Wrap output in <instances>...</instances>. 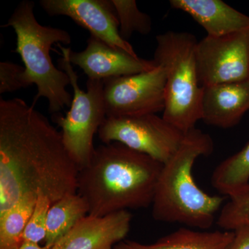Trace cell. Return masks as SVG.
<instances>
[{"label": "cell", "instance_id": "cell-15", "mask_svg": "<svg viewBox=\"0 0 249 249\" xmlns=\"http://www.w3.org/2000/svg\"><path fill=\"white\" fill-rule=\"evenodd\" d=\"M234 231H198L180 228L151 245L123 240L114 249H228L233 240Z\"/></svg>", "mask_w": 249, "mask_h": 249}, {"label": "cell", "instance_id": "cell-12", "mask_svg": "<svg viewBox=\"0 0 249 249\" xmlns=\"http://www.w3.org/2000/svg\"><path fill=\"white\" fill-rule=\"evenodd\" d=\"M132 219L128 211L103 217L88 214L52 249H114L128 234Z\"/></svg>", "mask_w": 249, "mask_h": 249}, {"label": "cell", "instance_id": "cell-1", "mask_svg": "<svg viewBox=\"0 0 249 249\" xmlns=\"http://www.w3.org/2000/svg\"><path fill=\"white\" fill-rule=\"evenodd\" d=\"M78 165L61 132L19 98L0 99V215L27 195L52 204L77 193Z\"/></svg>", "mask_w": 249, "mask_h": 249}, {"label": "cell", "instance_id": "cell-2", "mask_svg": "<svg viewBox=\"0 0 249 249\" xmlns=\"http://www.w3.org/2000/svg\"><path fill=\"white\" fill-rule=\"evenodd\" d=\"M163 164L121 142L95 147L88 165L79 170L77 193L89 214L103 217L152 206Z\"/></svg>", "mask_w": 249, "mask_h": 249}, {"label": "cell", "instance_id": "cell-19", "mask_svg": "<svg viewBox=\"0 0 249 249\" xmlns=\"http://www.w3.org/2000/svg\"><path fill=\"white\" fill-rule=\"evenodd\" d=\"M119 21V32L122 38L128 40L134 33L142 35L150 34L152 19L139 9L134 0H111Z\"/></svg>", "mask_w": 249, "mask_h": 249}, {"label": "cell", "instance_id": "cell-10", "mask_svg": "<svg viewBox=\"0 0 249 249\" xmlns=\"http://www.w3.org/2000/svg\"><path fill=\"white\" fill-rule=\"evenodd\" d=\"M42 9L50 16H67L90 36L113 48L139 57L132 46L122 38L116 10L109 0H40Z\"/></svg>", "mask_w": 249, "mask_h": 249}, {"label": "cell", "instance_id": "cell-22", "mask_svg": "<svg viewBox=\"0 0 249 249\" xmlns=\"http://www.w3.org/2000/svg\"><path fill=\"white\" fill-rule=\"evenodd\" d=\"M24 70L14 62H0V93H13L28 88L24 79Z\"/></svg>", "mask_w": 249, "mask_h": 249}, {"label": "cell", "instance_id": "cell-14", "mask_svg": "<svg viewBox=\"0 0 249 249\" xmlns=\"http://www.w3.org/2000/svg\"><path fill=\"white\" fill-rule=\"evenodd\" d=\"M170 4L191 16L207 36L219 37L249 30V16L221 0H170Z\"/></svg>", "mask_w": 249, "mask_h": 249}, {"label": "cell", "instance_id": "cell-16", "mask_svg": "<svg viewBox=\"0 0 249 249\" xmlns=\"http://www.w3.org/2000/svg\"><path fill=\"white\" fill-rule=\"evenodd\" d=\"M88 214V203L78 193L68 195L53 203L47 216L45 245L53 247Z\"/></svg>", "mask_w": 249, "mask_h": 249}, {"label": "cell", "instance_id": "cell-9", "mask_svg": "<svg viewBox=\"0 0 249 249\" xmlns=\"http://www.w3.org/2000/svg\"><path fill=\"white\" fill-rule=\"evenodd\" d=\"M196 73L202 88L244 81L249 78V30L197 42Z\"/></svg>", "mask_w": 249, "mask_h": 249}, {"label": "cell", "instance_id": "cell-3", "mask_svg": "<svg viewBox=\"0 0 249 249\" xmlns=\"http://www.w3.org/2000/svg\"><path fill=\"white\" fill-rule=\"evenodd\" d=\"M213 150L209 134L196 127L187 132L179 148L160 172L152 204L155 220L200 230L212 227L227 197L202 191L193 178V168L199 157L209 156Z\"/></svg>", "mask_w": 249, "mask_h": 249}, {"label": "cell", "instance_id": "cell-13", "mask_svg": "<svg viewBox=\"0 0 249 249\" xmlns=\"http://www.w3.org/2000/svg\"><path fill=\"white\" fill-rule=\"evenodd\" d=\"M201 120L227 129L237 125L249 110V78L203 88Z\"/></svg>", "mask_w": 249, "mask_h": 249}, {"label": "cell", "instance_id": "cell-7", "mask_svg": "<svg viewBox=\"0 0 249 249\" xmlns=\"http://www.w3.org/2000/svg\"><path fill=\"white\" fill-rule=\"evenodd\" d=\"M98 134L104 144L121 142L163 164L175 155L186 135L157 114L106 117Z\"/></svg>", "mask_w": 249, "mask_h": 249}, {"label": "cell", "instance_id": "cell-17", "mask_svg": "<svg viewBox=\"0 0 249 249\" xmlns=\"http://www.w3.org/2000/svg\"><path fill=\"white\" fill-rule=\"evenodd\" d=\"M211 183L219 193L228 197L249 184V142L240 152L216 167Z\"/></svg>", "mask_w": 249, "mask_h": 249}, {"label": "cell", "instance_id": "cell-21", "mask_svg": "<svg viewBox=\"0 0 249 249\" xmlns=\"http://www.w3.org/2000/svg\"><path fill=\"white\" fill-rule=\"evenodd\" d=\"M52 202L44 195H37L34 209L28 219L22 234V240L40 243L45 242L47 216Z\"/></svg>", "mask_w": 249, "mask_h": 249}, {"label": "cell", "instance_id": "cell-23", "mask_svg": "<svg viewBox=\"0 0 249 249\" xmlns=\"http://www.w3.org/2000/svg\"><path fill=\"white\" fill-rule=\"evenodd\" d=\"M234 232L233 240L228 249H249V227H241Z\"/></svg>", "mask_w": 249, "mask_h": 249}, {"label": "cell", "instance_id": "cell-18", "mask_svg": "<svg viewBox=\"0 0 249 249\" xmlns=\"http://www.w3.org/2000/svg\"><path fill=\"white\" fill-rule=\"evenodd\" d=\"M36 199V195H27L0 215V249H20L23 232Z\"/></svg>", "mask_w": 249, "mask_h": 249}, {"label": "cell", "instance_id": "cell-24", "mask_svg": "<svg viewBox=\"0 0 249 249\" xmlns=\"http://www.w3.org/2000/svg\"><path fill=\"white\" fill-rule=\"evenodd\" d=\"M52 247L49 246H40L38 243L35 242H28V241H23L21 245L20 249H52Z\"/></svg>", "mask_w": 249, "mask_h": 249}, {"label": "cell", "instance_id": "cell-11", "mask_svg": "<svg viewBox=\"0 0 249 249\" xmlns=\"http://www.w3.org/2000/svg\"><path fill=\"white\" fill-rule=\"evenodd\" d=\"M71 65L79 67L88 79L104 80L150 71L157 67L155 62L134 57L122 50L113 48L97 37L90 36L87 47L73 52L58 44Z\"/></svg>", "mask_w": 249, "mask_h": 249}, {"label": "cell", "instance_id": "cell-4", "mask_svg": "<svg viewBox=\"0 0 249 249\" xmlns=\"http://www.w3.org/2000/svg\"><path fill=\"white\" fill-rule=\"evenodd\" d=\"M34 6L35 3L30 0L21 1L2 27L14 29L17 36L14 52L24 62V79L28 87H37L33 106L39 98H45L48 101L49 112L58 114L71 106L73 96L67 89L71 85L70 78L54 65L50 50L54 44L70 45L71 37L64 29L40 24L34 15Z\"/></svg>", "mask_w": 249, "mask_h": 249}, {"label": "cell", "instance_id": "cell-8", "mask_svg": "<svg viewBox=\"0 0 249 249\" xmlns=\"http://www.w3.org/2000/svg\"><path fill=\"white\" fill-rule=\"evenodd\" d=\"M166 76L163 67L103 80L107 117L156 114L165 107Z\"/></svg>", "mask_w": 249, "mask_h": 249}, {"label": "cell", "instance_id": "cell-5", "mask_svg": "<svg viewBox=\"0 0 249 249\" xmlns=\"http://www.w3.org/2000/svg\"><path fill=\"white\" fill-rule=\"evenodd\" d=\"M153 61L166 76L162 117L186 134L201 120L203 88L196 73L198 41L188 32L168 31L156 36Z\"/></svg>", "mask_w": 249, "mask_h": 249}, {"label": "cell", "instance_id": "cell-6", "mask_svg": "<svg viewBox=\"0 0 249 249\" xmlns=\"http://www.w3.org/2000/svg\"><path fill=\"white\" fill-rule=\"evenodd\" d=\"M58 60L60 70L68 75L73 88L70 109L66 116L53 114L52 120L61 129L64 143L79 170L88 165L93 152V137L107 117L103 80L88 79L87 91L78 86V76L65 54Z\"/></svg>", "mask_w": 249, "mask_h": 249}, {"label": "cell", "instance_id": "cell-20", "mask_svg": "<svg viewBox=\"0 0 249 249\" xmlns=\"http://www.w3.org/2000/svg\"><path fill=\"white\" fill-rule=\"evenodd\" d=\"M229 198L220 210L218 227L229 231L249 227V183Z\"/></svg>", "mask_w": 249, "mask_h": 249}]
</instances>
